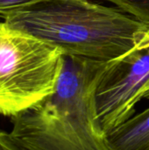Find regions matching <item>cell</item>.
<instances>
[{
  "label": "cell",
  "instance_id": "6",
  "mask_svg": "<svg viewBox=\"0 0 149 150\" xmlns=\"http://www.w3.org/2000/svg\"><path fill=\"white\" fill-rule=\"evenodd\" d=\"M149 25V0H105Z\"/></svg>",
  "mask_w": 149,
  "mask_h": 150
},
{
  "label": "cell",
  "instance_id": "1",
  "mask_svg": "<svg viewBox=\"0 0 149 150\" xmlns=\"http://www.w3.org/2000/svg\"><path fill=\"white\" fill-rule=\"evenodd\" d=\"M124 12L89 0H35L0 15L63 54L110 61L130 51L149 30Z\"/></svg>",
  "mask_w": 149,
  "mask_h": 150
},
{
  "label": "cell",
  "instance_id": "4",
  "mask_svg": "<svg viewBox=\"0 0 149 150\" xmlns=\"http://www.w3.org/2000/svg\"><path fill=\"white\" fill-rule=\"evenodd\" d=\"M149 86V30L130 51L107 62L95 92L97 120L107 134L134 113Z\"/></svg>",
  "mask_w": 149,
  "mask_h": 150
},
{
  "label": "cell",
  "instance_id": "7",
  "mask_svg": "<svg viewBox=\"0 0 149 150\" xmlns=\"http://www.w3.org/2000/svg\"><path fill=\"white\" fill-rule=\"evenodd\" d=\"M0 150H27L10 133L0 131Z\"/></svg>",
  "mask_w": 149,
  "mask_h": 150
},
{
  "label": "cell",
  "instance_id": "2",
  "mask_svg": "<svg viewBox=\"0 0 149 150\" xmlns=\"http://www.w3.org/2000/svg\"><path fill=\"white\" fill-rule=\"evenodd\" d=\"M107 62L63 54L54 92L13 117L11 134L27 150H112L95 103Z\"/></svg>",
  "mask_w": 149,
  "mask_h": 150
},
{
  "label": "cell",
  "instance_id": "3",
  "mask_svg": "<svg viewBox=\"0 0 149 150\" xmlns=\"http://www.w3.org/2000/svg\"><path fill=\"white\" fill-rule=\"evenodd\" d=\"M56 47L0 23V113L15 117L50 96L62 69Z\"/></svg>",
  "mask_w": 149,
  "mask_h": 150
},
{
  "label": "cell",
  "instance_id": "5",
  "mask_svg": "<svg viewBox=\"0 0 149 150\" xmlns=\"http://www.w3.org/2000/svg\"><path fill=\"white\" fill-rule=\"evenodd\" d=\"M112 150H149V107L107 134Z\"/></svg>",
  "mask_w": 149,
  "mask_h": 150
},
{
  "label": "cell",
  "instance_id": "8",
  "mask_svg": "<svg viewBox=\"0 0 149 150\" xmlns=\"http://www.w3.org/2000/svg\"><path fill=\"white\" fill-rule=\"evenodd\" d=\"M32 1L35 0H0V13L29 4Z\"/></svg>",
  "mask_w": 149,
  "mask_h": 150
}]
</instances>
